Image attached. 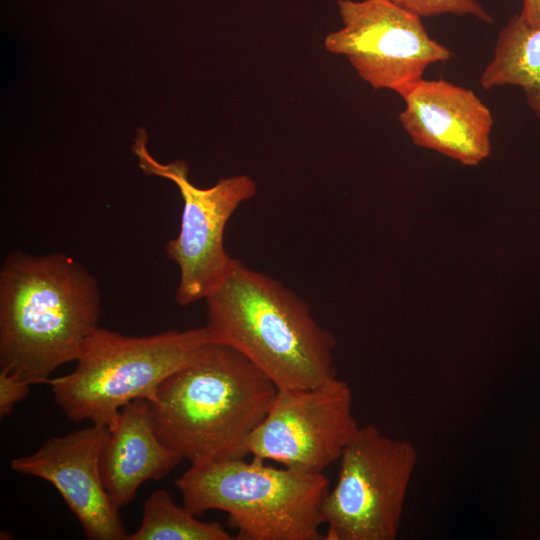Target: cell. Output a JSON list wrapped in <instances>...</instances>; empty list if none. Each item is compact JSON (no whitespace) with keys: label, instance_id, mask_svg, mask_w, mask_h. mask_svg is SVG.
<instances>
[{"label":"cell","instance_id":"cell-7","mask_svg":"<svg viewBox=\"0 0 540 540\" xmlns=\"http://www.w3.org/2000/svg\"><path fill=\"white\" fill-rule=\"evenodd\" d=\"M147 139L140 129L132 146L140 169L173 182L183 199L179 233L165 249L180 272L175 299L188 306L205 299L230 272L235 259L224 248L225 226L238 206L255 195L256 184L246 175H234L199 188L189 180L184 161L160 163L148 151Z\"/></svg>","mask_w":540,"mask_h":540},{"label":"cell","instance_id":"cell-15","mask_svg":"<svg viewBox=\"0 0 540 540\" xmlns=\"http://www.w3.org/2000/svg\"><path fill=\"white\" fill-rule=\"evenodd\" d=\"M397 6L419 16L431 17L442 14L469 15L491 24L492 16L479 0H389Z\"/></svg>","mask_w":540,"mask_h":540},{"label":"cell","instance_id":"cell-14","mask_svg":"<svg viewBox=\"0 0 540 540\" xmlns=\"http://www.w3.org/2000/svg\"><path fill=\"white\" fill-rule=\"evenodd\" d=\"M219 522H204L184 505H178L164 489L145 501L139 528L126 540H231Z\"/></svg>","mask_w":540,"mask_h":540},{"label":"cell","instance_id":"cell-10","mask_svg":"<svg viewBox=\"0 0 540 540\" xmlns=\"http://www.w3.org/2000/svg\"><path fill=\"white\" fill-rule=\"evenodd\" d=\"M110 430L93 425L47 439L36 452L14 458L10 467L49 482L64 499L89 540H126L119 509L105 490L100 457Z\"/></svg>","mask_w":540,"mask_h":540},{"label":"cell","instance_id":"cell-3","mask_svg":"<svg viewBox=\"0 0 540 540\" xmlns=\"http://www.w3.org/2000/svg\"><path fill=\"white\" fill-rule=\"evenodd\" d=\"M204 300L212 342L242 353L278 389L316 387L337 377L334 337L280 282L235 259Z\"/></svg>","mask_w":540,"mask_h":540},{"label":"cell","instance_id":"cell-2","mask_svg":"<svg viewBox=\"0 0 540 540\" xmlns=\"http://www.w3.org/2000/svg\"><path fill=\"white\" fill-rule=\"evenodd\" d=\"M278 388L242 353L210 342L150 403L160 439L192 463L245 458Z\"/></svg>","mask_w":540,"mask_h":540},{"label":"cell","instance_id":"cell-9","mask_svg":"<svg viewBox=\"0 0 540 540\" xmlns=\"http://www.w3.org/2000/svg\"><path fill=\"white\" fill-rule=\"evenodd\" d=\"M360 425L349 384L337 377L304 389H278L261 424L247 441L248 454L284 467L323 473L340 459Z\"/></svg>","mask_w":540,"mask_h":540},{"label":"cell","instance_id":"cell-1","mask_svg":"<svg viewBox=\"0 0 540 540\" xmlns=\"http://www.w3.org/2000/svg\"><path fill=\"white\" fill-rule=\"evenodd\" d=\"M100 313L97 280L76 259L10 253L0 270V369L46 384L77 360Z\"/></svg>","mask_w":540,"mask_h":540},{"label":"cell","instance_id":"cell-5","mask_svg":"<svg viewBox=\"0 0 540 540\" xmlns=\"http://www.w3.org/2000/svg\"><path fill=\"white\" fill-rule=\"evenodd\" d=\"M210 342L206 326L145 336L97 327L85 340L76 368L46 384L69 419L110 429L125 405L152 403L161 384Z\"/></svg>","mask_w":540,"mask_h":540},{"label":"cell","instance_id":"cell-16","mask_svg":"<svg viewBox=\"0 0 540 540\" xmlns=\"http://www.w3.org/2000/svg\"><path fill=\"white\" fill-rule=\"evenodd\" d=\"M29 382L20 379L5 369H0V417L9 416L15 405L30 392Z\"/></svg>","mask_w":540,"mask_h":540},{"label":"cell","instance_id":"cell-12","mask_svg":"<svg viewBox=\"0 0 540 540\" xmlns=\"http://www.w3.org/2000/svg\"><path fill=\"white\" fill-rule=\"evenodd\" d=\"M109 430L100 471L108 497L118 509L133 500L140 485L162 479L183 460L158 436L146 400L125 405Z\"/></svg>","mask_w":540,"mask_h":540},{"label":"cell","instance_id":"cell-4","mask_svg":"<svg viewBox=\"0 0 540 540\" xmlns=\"http://www.w3.org/2000/svg\"><path fill=\"white\" fill-rule=\"evenodd\" d=\"M175 485L184 506L199 515H229L238 540H320L324 473L276 468L253 457L192 463Z\"/></svg>","mask_w":540,"mask_h":540},{"label":"cell","instance_id":"cell-13","mask_svg":"<svg viewBox=\"0 0 540 540\" xmlns=\"http://www.w3.org/2000/svg\"><path fill=\"white\" fill-rule=\"evenodd\" d=\"M480 85L484 89L520 87L540 120V28L529 27L518 14L513 15L498 34Z\"/></svg>","mask_w":540,"mask_h":540},{"label":"cell","instance_id":"cell-6","mask_svg":"<svg viewBox=\"0 0 540 540\" xmlns=\"http://www.w3.org/2000/svg\"><path fill=\"white\" fill-rule=\"evenodd\" d=\"M417 462L410 441L392 438L373 424L360 426L322 503L324 539H396Z\"/></svg>","mask_w":540,"mask_h":540},{"label":"cell","instance_id":"cell-17","mask_svg":"<svg viewBox=\"0 0 540 540\" xmlns=\"http://www.w3.org/2000/svg\"><path fill=\"white\" fill-rule=\"evenodd\" d=\"M520 19L529 27L540 28V0H523Z\"/></svg>","mask_w":540,"mask_h":540},{"label":"cell","instance_id":"cell-11","mask_svg":"<svg viewBox=\"0 0 540 540\" xmlns=\"http://www.w3.org/2000/svg\"><path fill=\"white\" fill-rule=\"evenodd\" d=\"M401 97L405 107L399 121L415 145L467 166L490 155L493 116L472 90L422 78Z\"/></svg>","mask_w":540,"mask_h":540},{"label":"cell","instance_id":"cell-8","mask_svg":"<svg viewBox=\"0 0 540 540\" xmlns=\"http://www.w3.org/2000/svg\"><path fill=\"white\" fill-rule=\"evenodd\" d=\"M337 6L343 26L325 37L324 47L344 56L375 90L402 96L428 66L453 57L430 37L421 17L389 0H338Z\"/></svg>","mask_w":540,"mask_h":540}]
</instances>
